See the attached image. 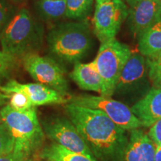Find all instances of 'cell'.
<instances>
[{
    "mask_svg": "<svg viewBox=\"0 0 161 161\" xmlns=\"http://www.w3.org/2000/svg\"><path fill=\"white\" fill-rule=\"evenodd\" d=\"M143 127H151L161 119V88L153 87L130 108Z\"/></svg>",
    "mask_w": 161,
    "mask_h": 161,
    "instance_id": "5bb4252c",
    "label": "cell"
},
{
    "mask_svg": "<svg viewBox=\"0 0 161 161\" xmlns=\"http://www.w3.org/2000/svg\"><path fill=\"white\" fill-rule=\"evenodd\" d=\"M71 103L101 110L114 123L125 130L138 129L143 127L141 121L134 115L129 107L111 97L80 96L72 98Z\"/></svg>",
    "mask_w": 161,
    "mask_h": 161,
    "instance_id": "8992f818",
    "label": "cell"
},
{
    "mask_svg": "<svg viewBox=\"0 0 161 161\" xmlns=\"http://www.w3.org/2000/svg\"><path fill=\"white\" fill-rule=\"evenodd\" d=\"M16 58L4 53L0 49V83L8 77L12 68L14 65Z\"/></svg>",
    "mask_w": 161,
    "mask_h": 161,
    "instance_id": "603a6c76",
    "label": "cell"
},
{
    "mask_svg": "<svg viewBox=\"0 0 161 161\" xmlns=\"http://www.w3.org/2000/svg\"><path fill=\"white\" fill-rule=\"evenodd\" d=\"M13 1H19V0H13Z\"/></svg>",
    "mask_w": 161,
    "mask_h": 161,
    "instance_id": "d6a6232c",
    "label": "cell"
},
{
    "mask_svg": "<svg viewBox=\"0 0 161 161\" xmlns=\"http://www.w3.org/2000/svg\"><path fill=\"white\" fill-rule=\"evenodd\" d=\"M66 0H37L36 9L46 21H53L65 17Z\"/></svg>",
    "mask_w": 161,
    "mask_h": 161,
    "instance_id": "ac0fdd59",
    "label": "cell"
},
{
    "mask_svg": "<svg viewBox=\"0 0 161 161\" xmlns=\"http://www.w3.org/2000/svg\"><path fill=\"white\" fill-rule=\"evenodd\" d=\"M0 116L14 139V155L19 161L29 160L41 148L45 137L35 107L17 110L6 104L0 110Z\"/></svg>",
    "mask_w": 161,
    "mask_h": 161,
    "instance_id": "7a4b0ae2",
    "label": "cell"
},
{
    "mask_svg": "<svg viewBox=\"0 0 161 161\" xmlns=\"http://www.w3.org/2000/svg\"><path fill=\"white\" fill-rule=\"evenodd\" d=\"M128 14V8L122 0L96 4L92 23L94 33L101 43L115 38Z\"/></svg>",
    "mask_w": 161,
    "mask_h": 161,
    "instance_id": "ba28073f",
    "label": "cell"
},
{
    "mask_svg": "<svg viewBox=\"0 0 161 161\" xmlns=\"http://www.w3.org/2000/svg\"><path fill=\"white\" fill-rule=\"evenodd\" d=\"M155 161H161V146H157L156 154H155Z\"/></svg>",
    "mask_w": 161,
    "mask_h": 161,
    "instance_id": "83f0119b",
    "label": "cell"
},
{
    "mask_svg": "<svg viewBox=\"0 0 161 161\" xmlns=\"http://www.w3.org/2000/svg\"><path fill=\"white\" fill-rule=\"evenodd\" d=\"M43 25L29 10L15 11L0 36V46L4 53L15 58L25 56L40 48L43 39Z\"/></svg>",
    "mask_w": 161,
    "mask_h": 161,
    "instance_id": "3957f363",
    "label": "cell"
},
{
    "mask_svg": "<svg viewBox=\"0 0 161 161\" xmlns=\"http://www.w3.org/2000/svg\"><path fill=\"white\" fill-rule=\"evenodd\" d=\"M66 112L96 158L122 161L128 142L125 130L101 110L70 103Z\"/></svg>",
    "mask_w": 161,
    "mask_h": 161,
    "instance_id": "6da1fadb",
    "label": "cell"
},
{
    "mask_svg": "<svg viewBox=\"0 0 161 161\" xmlns=\"http://www.w3.org/2000/svg\"><path fill=\"white\" fill-rule=\"evenodd\" d=\"M122 161H155L156 145L140 128L130 130Z\"/></svg>",
    "mask_w": 161,
    "mask_h": 161,
    "instance_id": "4fadbf2b",
    "label": "cell"
},
{
    "mask_svg": "<svg viewBox=\"0 0 161 161\" xmlns=\"http://www.w3.org/2000/svg\"><path fill=\"white\" fill-rule=\"evenodd\" d=\"M23 66L34 80L65 96L68 90L67 80L64 69L55 60L31 52L23 56Z\"/></svg>",
    "mask_w": 161,
    "mask_h": 161,
    "instance_id": "9c48e42d",
    "label": "cell"
},
{
    "mask_svg": "<svg viewBox=\"0 0 161 161\" xmlns=\"http://www.w3.org/2000/svg\"><path fill=\"white\" fill-rule=\"evenodd\" d=\"M138 1H140V0H126V2L128 3V5H129L130 6L132 5L133 4L136 3V2H138Z\"/></svg>",
    "mask_w": 161,
    "mask_h": 161,
    "instance_id": "f1b7e54d",
    "label": "cell"
},
{
    "mask_svg": "<svg viewBox=\"0 0 161 161\" xmlns=\"http://www.w3.org/2000/svg\"><path fill=\"white\" fill-rule=\"evenodd\" d=\"M41 157L47 161H97L84 154L67 150L55 142L43 148Z\"/></svg>",
    "mask_w": 161,
    "mask_h": 161,
    "instance_id": "e0dca14e",
    "label": "cell"
},
{
    "mask_svg": "<svg viewBox=\"0 0 161 161\" xmlns=\"http://www.w3.org/2000/svg\"><path fill=\"white\" fill-rule=\"evenodd\" d=\"M69 76L81 89L102 92V80L93 60L88 64L76 62Z\"/></svg>",
    "mask_w": 161,
    "mask_h": 161,
    "instance_id": "9a60e30c",
    "label": "cell"
},
{
    "mask_svg": "<svg viewBox=\"0 0 161 161\" xmlns=\"http://www.w3.org/2000/svg\"><path fill=\"white\" fill-rule=\"evenodd\" d=\"M46 40L52 55L76 63L91 47L90 25L84 20L59 24L49 32Z\"/></svg>",
    "mask_w": 161,
    "mask_h": 161,
    "instance_id": "277c9868",
    "label": "cell"
},
{
    "mask_svg": "<svg viewBox=\"0 0 161 161\" xmlns=\"http://www.w3.org/2000/svg\"><path fill=\"white\" fill-rule=\"evenodd\" d=\"M146 58L140 53H131L116 84L115 92L121 97L141 95L142 98L149 91Z\"/></svg>",
    "mask_w": 161,
    "mask_h": 161,
    "instance_id": "52a82bcc",
    "label": "cell"
},
{
    "mask_svg": "<svg viewBox=\"0 0 161 161\" xmlns=\"http://www.w3.org/2000/svg\"><path fill=\"white\" fill-rule=\"evenodd\" d=\"M8 99H10L9 94H6L4 93V92H0V106L5 105Z\"/></svg>",
    "mask_w": 161,
    "mask_h": 161,
    "instance_id": "4316f807",
    "label": "cell"
},
{
    "mask_svg": "<svg viewBox=\"0 0 161 161\" xmlns=\"http://www.w3.org/2000/svg\"><path fill=\"white\" fill-rule=\"evenodd\" d=\"M108 1H110V0H96V4L103 3H105V2H108Z\"/></svg>",
    "mask_w": 161,
    "mask_h": 161,
    "instance_id": "f546056e",
    "label": "cell"
},
{
    "mask_svg": "<svg viewBox=\"0 0 161 161\" xmlns=\"http://www.w3.org/2000/svg\"><path fill=\"white\" fill-rule=\"evenodd\" d=\"M148 78L153 87L161 88V52L146 58Z\"/></svg>",
    "mask_w": 161,
    "mask_h": 161,
    "instance_id": "ffe728a7",
    "label": "cell"
},
{
    "mask_svg": "<svg viewBox=\"0 0 161 161\" xmlns=\"http://www.w3.org/2000/svg\"><path fill=\"white\" fill-rule=\"evenodd\" d=\"M131 53L126 44L116 38L101 43L93 60L103 84L101 96L111 97L114 95L121 72Z\"/></svg>",
    "mask_w": 161,
    "mask_h": 161,
    "instance_id": "5b68a950",
    "label": "cell"
},
{
    "mask_svg": "<svg viewBox=\"0 0 161 161\" xmlns=\"http://www.w3.org/2000/svg\"><path fill=\"white\" fill-rule=\"evenodd\" d=\"M148 134L156 146H161V119L150 127Z\"/></svg>",
    "mask_w": 161,
    "mask_h": 161,
    "instance_id": "d4e9b609",
    "label": "cell"
},
{
    "mask_svg": "<svg viewBox=\"0 0 161 161\" xmlns=\"http://www.w3.org/2000/svg\"><path fill=\"white\" fill-rule=\"evenodd\" d=\"M4 93L11 94L17 91L24 92L31 99L34 107L50 104H64L66 99L64 95L49 86L40 83L20 84L11 80L5 85L0 86Z\"/></svg>",
    "mask_w": 161,
    "mask_h": 161,
    "instance_id": "8fae6325",
    "label": "cell"
},
{
    "mask_svg": "<svg viewBox=\"0 0 161 161\" xmlns=\"http://www.w3.org/2000/svg\"><path fill=\"white\" fill-rule=\"evenodd\" d=\"M14 139L8 126L2 121L0 122V156L13 152Z\"/></svg>",
    "mask_w": 161,
    "mask_h": 161,
    "instance_id": "44dd1931",
    "label": "cell"
},
{
    "mask_svg": "<svg viewBox=\"0 0 161 161\" xmlns=\"http://www.w3.org/2000/svg\"><path fill=\"white\" fill-rule=\"evenodd\" d=\"M161 14V0H140L130 6L127 19L130 31L137 36Z\"/></svg>",
    "mask_w": 161,
    "mask_h": 161,
    "instance_id": "7c38bea8",
    "label": "cell"
},
{
    "mask_svg": "<svg viewBox=\"0 0 161 161\" xmlns=\"http://www.w3.org/2000/svg\"><path fill=\"white\" fill-rule=\"evenodd\" d=\"M10 95L9 104L11 108L17 110H26L33 108L30 98L24 92L17 91Z\"/></svg>",
    "mask_w": 161,
    "mask_h": 161,
    "instance_id": "7402d4cb",
    "label": "cell"
},
{
    "mask_svg": "<svg viewBox=\"0 0 161 161\" xmlns=\"http://www.w3.org/2000/svg\"><path fill=\"white\" fill-rule=\"evenodd\" d=\"M93 0H66L65 17L68 19L84 20L91 12Z\"/></svg>",
    "mask_w": 161,
    "mask_h": 161,
    "instance_id": "d6986e66",
    "label": "cell"
},
{
    "mask_svg": "<svg viewBox=\"0 0 161 161\" xmlns=\"http://www.w3.org/2000/svg\"><path fill=\"white\" fill-rule=\"evenodd\" d=\"M2 122V119H1V116H0V122Z\"/></svg>",
    "mask_w": 161,
    "mask_h": 161,
    "instance_id": "1f68e13d",
    "label": "cell"
},
{
    "mask_svg": "<svg viewBox=\"0 0 161 161\" xmlns=\"http://www.w3.org/2000/svg\"><path fill=\"white\" fill-rule=\"evenodd\" d=\"M141 55L148 58L161 52V14L138 37Z\"/></svg>",
    "mask_w": 161,
    "mask_h": 161,
    "instance_id": "2e32d148",
    "label": "cell"
},
{
    "mask_svg": "<svg viewBox=\"0 0 161 161\" xmlns=\"http://www.w3.org/2000/svg\"><path fill=\"white\" fill-rule=\"evenodd\" d=\"M44 134L55 143L64 147L71 152L79 153L96 160L77 128L70 120L56 118L43 123Z\"/></svg>",
    "mask_w": 161,
    "mask_h": 161,
    "instance_id": "30bf717a",
    "label": "cell"
},
{
    "mask_svg": "<svg viewBox=\"0 0 161 161\" xmlns=\"http://www.w3.org/2000/svg\"><path fill=\"white\" fill-rule=\"evenodd\" d=\"M14 13L13 6L7 0H0V36Z\"/></svg>",
    "mask_w": 161,
    "mask_h": 161,
    "instance_id": "cb8c5ba5",
    "label": "cell"
},
{
    "mask_svg": "<svg viewBox=\"0 0 161 161\" xmlns=\"http://www.w3.org/2000/svg\"><path fill=\"white\" fill-rule=\"evenodd\" d=\"M0 161H19L14 155L13 152L0 156Z\"/></svg>",
    "mask_w": 161,
    "mask_h": 161,
    "instance_id": "484cf974",
    "label": "cell"
},
{
    "mask_svg": "<svg viewBox=\"0 0 161 161\" xmlns=\"http://www.w3.org/2000/svg\"><path fill=\"white\" fill-rule=\"evenodd\" d=\"M27 161H35V160H33V159H32V158H30V159H29V160H28Z\"/></svg>",
    "mask_w": 161,
    "mask_h": 161,
    "instance_id": "4dcf8cb0",
    "label": "cell"
}]
</instances>
